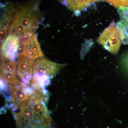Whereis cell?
Here are the masks:
<instances>
[{"label":"cell","instance_id":"obj_13","mask_svg":"<svg viewBox=\"0 0 128 128\" xmlns=\"http://www.w3.org/2000/svg\"><path fill=\"white\" fill-rule=\"evenodd\" d=\"M17 64L15 61H11L6 59V62L0 72H10L16 74Z\"/></svg>","mask_w":128,"mask_h":128},{"label":"cell","instance_id":"obj_9","mask_svg":"<svg viewBox=\"0 0 128 128\" xmlns=\"http://www.w3.org/2000/svg\"><path fill=\"white\" fill-rule=\"evenodd\" d=\"M118 11L120 19L116 24L117 27L121 32L122 42L128 44V7L120 6Z\"/></svg>","mask_w":128,"mask_h":128},{"label":"cell","instance_id":"obj_5","mask_svg":"<svg viewBox=\"0 0 128 128\" xmlns=\"http://www.w3.org/2000/svg\"><path fill=\"white\" fill-rule=\"evenodd\" d=\"M12 95V112L18 110L20 105L24 101L30 99L33 96L34 90L28 87L22 82L9 86Z\"/></svg>","mask_w":128,"mask_h":128},{"label":"cell","instance_id":"obj_1","mask_svg":"<svg viewBox=\"0 0 128 128\" xmlns=\"http://www.w3.org/2000/svg\"><path fill=\"white\" fill-rule=\"evenodd\" d=\"M40 3L39 0L31 1L19 5L14 9V18L8 35L12 34L20 39L26 33L36 32L41 19Z\"/></svg>","mask_w":128,"mask_h":128},{"label":"cell","instance_id":"obj_10","mask_svg":"<svg viewBox=\"0 0 128 128\" xmlns=\"http://www.w3.org/2000/svg\"><path fill=\"white\" fill-rule=\"evenodd\" d=\"M62 4L73 12L76 15L87 9L92 3V0H60Z\"/></svg>","mask_w":128,"mask_h":128},{"label":"cell","instance_id":"obj_6","mask_svg":"<svg viewBox=\"0 0 128 128\" xmlns=\"http://www.w3.org/2000/svg\"><path fill=\"white\" fill-rule=\"evenodd\" d=\"M18 76L24 84L29 86L32 76L34 60L22 56H18Z\"/></svg>","mask_w":128,"mask_h":128},{"label":"cell","instance_id":"obj_16","mask_svg":"<svg viewBox=\"0 0 128 128\" xmlns=\"http://www.w3.org/2000/svg\"><path fill=\"white\" fill-rule=\"evenodd\" d=\"M104 0H92V2H97L100 1Z\"/></svg>","mask_w":128,"mask_h":128},{"label":"cell","instance_id":"obj_14","mask_svg":"<svg viewBox=\"0 0 128 128\" xmlns=\"http://www.w3.org/2000/svg\"><path fill=\"white\" fill-rule=\"evenodd\" d=\"M116 8H118L120 6H123L128 7V0H106Z\"/></svg>","mask_w":128,"mask_h":128},{"label":"cell","instance_id":"obj_8","mask_svg":"<svg viewBox=\"0 0 128 128\" xmlns=\"http://www.w3.org/2000/svg\"><path fill=\"white\" fill-rule=\"evenodd\" d=\"M19 56L27 57L34 60L44 56L38 41L36 34H34L31 37L27 44L25 50Z\"/></svg>","mask_w":128,"mask_h":128},{"label":"cell","instance_id":"obj_4","mask_svg":"<svg viewBox=\"0 0 128 128\" xmlns=\"http://www.w3.org/2000/svg\"><path fill=\"white\" fill-rule=\"evenodd\" d=\"M97 42L111 54H118L122 40L121 32L114 21L106 28L98 37Z\"/></svg>","mask_w":128,"mask_h":128},{"label":"cell","instance_id":"obj_12","mask_svg":"<svg viewBox=\"0 0 128 128\" xmlns=\"http://www.w3.org/2000/svg\"><path fill=\"white\" fill-rule=\"evenodd\" d=\"M0 77L2 80L9 84V86L15 84L21 81L17 77L16 74L10 72H0Z\"/></svg>","mask_w":128,"mask_h":128},{"label":"cell","instance_id":"obj_2","mask_svg":"<svg viewBox=\"0 0 128 128\" xmlns=\"http://www.w3.org/2000/svg\"><path fill=\"white\" fill-rule=\"evenodd\" d=\"M32 98L21 104L18 112H12L17 128H50L52 119L49 113L34 112L30 106Z\"/></svg>","mask_w":128,"mask_h":128},{"label":"cell","instance_id":"obj_3","mask_svg":"<svg viewBox=\"0 0 128 128\" xmlns=\"http://www.w3.org/2000/svg\"><path fill=\"white\" fill-rule=\"evenodd\" d=\"M66 65L53 62L45 57L38 59L33 67L32 86L34 88H44L50 84V80Z\"/></svg>","mask_w":128,"mask_h":128},{"label":"cell","instance_id":"obj_7","mask_svg":"<svg viewBox=\"0 0 128 128\" xmlns=\"http://www.w3.org/2000/svg\"><path fill=\"white\" fill-rule=\"evenodd\" d=\"M20 39L18 37L10 34L8 36L4 42L1 47L0 54L6 59L11 61H15L18 58V52Z\"/></svg>","mask_w":128,"mask_h":128},{"label":"cell","instance_id":"obj_11","mask_svg":"<svg viewBox=\"0 0 128 128\" xmlns=\"http://www.w3.org/2000/svg\"><path fill=\"white\" fill-rule=\"evenodd\" d=\"M3 12L1 17L0 31L9 32L12 20L14 18V9L13 5L10 4L4 5Z\"/></svg>","mask_w":128,"mask_h":128},{"label":"cell","instance_id":"obj_15","mask_svg":"<svg viewBox=\"0 0 128 128\" xmlns=\"http://www.w3.org/2000/svg\"><path fill=\"white\" fill-rule=\"evenodd\" d=\"M35 32H34V31H31V32L26 33L25 34H24L22 37L21 38L20 44L25 45V46H26L29 40L31 38V37L34 35V34Z\"/></svg>","mask_w":128,"mask_h":128}]
</instances>
